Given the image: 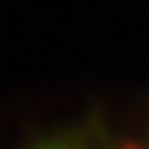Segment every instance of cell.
<instances>
[{
	"label": "cell",
	"mask_w": 149,
	"mask_h": 149,
	"mask_svg": "<svg viewBox=\"0 0 149 149\" xmlns=\"http://www.w3.org/2000/svg\"><path fill=\"white\" fill-rule=\"evenodd\" d=\"M47 149H82V145H47Z\"/></svg>",
	"instance_id": "6da1fadb"
}]
</instances>
